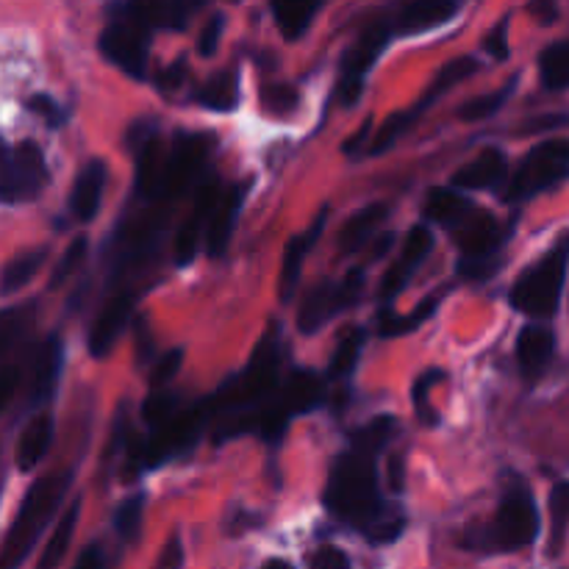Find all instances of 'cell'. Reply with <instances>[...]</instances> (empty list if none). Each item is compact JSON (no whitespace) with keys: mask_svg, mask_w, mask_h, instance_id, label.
Listing matches in <instances>:
<instances>
[{"mask_svg":"<svg viewBox=\"0 0 569 569\" xmlns=\"http://www.w3.org/2000/svg\"><path fill=\"white\" fill-rule=\"evenodd\" d=\"M326 506L333 517L365 531L376 545H389L403 533V515L383 503L376 453L367 450L350 448L337 456L326 487Z\"/></svg>","mask_w":569,"mask_h":569,"instance_id":"6da1fadb","label":"cell"},{"mask_svg":"<svg viewBox=\"0 0 569 569\" xmlns=\"http://www.w3.org/2000/svg\"><path fill=\"white\" fill-rule=\"evenodd\" d=\"M72 487V470H56L48 472L44 478H39L31 489H28L26 500H22L20 511H17V520L11 522L9 533H6L3 553V569H17L22 561L28 559L31 548L37 545L39 533L48 526L50 517L56 515V509L61 506L64 495Z\"/></svg>","mask_w":569,"mask_h":569,"instance_id":"7a4b0ae2","label":"cell"},{"mask_svg":"<svg viewBox=\"0 0 569 569\" xmlns=\"http://www.w3.org/2000/svg\"><path fill=\"white\" fill-rule=\"evenodd\" d=\"M567 264H569V233L559 239L537 264L528 267L520 278H517L515 289H511V303L517 311L528 317H548L556 315L561 300V289L567 281Z\"/></svg>","mask_w":569,"mask_h":569,"instance_id":"3957f363","label":"cell"},{"mask_svg":"<svg viewBox=\"0 0 569 569\" xmlns=\"http://www.w3.org/2000/svg\"><path fill=\"white\" fill-rule=\"evenodd\" d=\"M322 378L315 376L311 370H295L289 381H283L276 389L270 400L256 415V433L264 439L267 445H278L287 433L289 420L295 415H306V411L317 409L322 403Z\"/></svg>","mask_w":569,"mask_h":569,"instance_id":"277c9868","label":"cell"},{"mask_svg":"<svg viewBox=\"0 0 569 569\" xmlns=\"http://www.w3.org/2000/svg\"><path fill=\"white\" fill-rule=\"evenodd\" d=\"M539 537V509L531 489L526 483H515L506 489L503 500L498 506V515L489 522L483 533V548L487 550H522L537 542Z\"/></svg>","mask_w":569,"mask_h":569,"instance_id":"5b68a950","label":"cell"},{"mask_svg":"<svg viewBox=\"0 0 569 569\" xmlns=\"http://www.w3.org/2000/svg\"><path fill=\"white\" fill-rule=\"evenodd\" d=\"M509 228L495 220L487 211H472L459 228H456V242H459V276L483 281L500 267V248H503Z\"/></svg>","mask_w":569,"mask_h":569,"instance_id":"8992f818","label":"cell"},{"mask_svg":"<svg viewBox=\"0 0 569 569\" xmlns=\"http://www.w3.org/2000/svg\"><path fill=\"white\" fill-rule=\"evenodd\" d=\"M569 176V139H545L537 148L528 150L526 159L511 176L506 200L509 203H522L545 189L556 187Z\"/></svg>","mask_w":569,"mask_h":569,"instance_id":"52a82bcc","label":"cell"},{"mask_svg":"<svg viewBox=\"0 0 569 569\" xmlns=\"http://www.w3.org/2000/svg\"><path fill=\"white\" fill-rule=\"evenodd\" d=\"M211 417H214V411H211L209 398H206L203 403L192 406V409L178 411L167 426L156 428L142 442V470H153V467L192 450L194 442L200 439V431H203V426Z\"/></svg>","mask_w":569,"mask_h":569,"instance_id":"ba28073f","label":"cell"},{"mask_svg":"<svg viewBox=\"0 0 569 569\" xmlns=\"http://www.w3.org/2000/svg\"><path fill=\"white\" fill-rule=\"evenodd\" d=\"M389 39H392V26L387 20H376L359 33L348 53L342 56V72H339V103L345 109L356 106L361 100V89H365L367 72L378 61V56L387 50Z\"/></svg>","mask_w":569,"mask_h":569,"instance_id":"9c48e42d","label":"cell"},{"mask_svg":"<svg viewBox=\"0 0 569 569\" xmlns=\"http://www.w3.org/2000/svg\"><path fill=\"white\" fill-rule=\"evenodd\" d=\"M361 289H365V267H356L345 276V281H322L306 295L303 306L298 311V328L303 333H317L322 326L342 315L345 309L356 306L361 300Z\"/></svg>","mask_w":569,"mask_h":569,"instance_id":"30bf717a","label":"cell"},{"mask_svg":"<svg viewBox=\"0 0 569 569\" xmlns=\"http://www.w3.org/2000/svg\"><path fill=\"white\" fill-rule=\"evenodd\" d=\"M48 183V164L37 142H20L6 153L3 161V200L26 203L33 200Z\"/></svg>","mask_w":569,"mask_h":569,"instance_id":"8fae6325","label":"cell"},{"mask_svg":"<svg viewBox=\"0 0 569 569\" xmlns=\"http://www.w3.org/2000/svg\"><path fill=\"white\" fill-rule=\"evenodd\" d=\"M211 139L206 133H189L181 131L176 137V144L167 153V172L164 187H161V200H176L198 181L200 170L206 167V156H209Z\"/></svg>","mask_w":569,"mask_h":569,"instance_id":"7c38bea8","label":"cell"},{"mask_svg":"<svg viewBox=\"0 0 569 569\" xmlns=\"http://www.w3.org/2000/svg\"><path fill=\"white\" fill-rule=\"evenodd\" d=\"M128 144L133 150V161H137V194L139 198H161V187H164L167 172V156L161 150L159 133H156L153 120H137L131 126V137Z\"/></svg>","mask_w":569,"mask_h":569,"instance_id":"4fadbf2b","label":"cell"},{"mask_svg":"<svg viewBox=\"0 0 569 569\" xmlns=\"http://www.w3.org/2000/svg\"><path fill=\"white\" fill-rule=\"evenodd\" d=\"M100 53L128 72L131 78H144L148 67V31L128 20H114L100 33Z\"/></svg>","mask_w":569,"mask_h":569,"instance_id":"5bb4252c","label":"cell"},{"mask_svg":"<svg viewBox=\"0 0 569 569\" xmlns=\"http://www.w3.org/2000/svg\"><path fill=\"white\" fill-rule=\"evenodd\" d=\"M433 250V233L428 231V226H415L409 231V237H406L403 242V253H400V259L395 261L392 267L387 270V276H383L381 281V300H395L400 292L406 289V283L411 281V276L417 272V267L422 264V261L431 256Z\"/></svg>","mask_w":569,"mask_h":569,"instance_id":"9a60e30c","label":"cell"},{"mask_svg":"<svg viewBox=\"0 0 569 569\" xmlns=\"http://www.w3.org/2000/svg\"><path fill=\"white\" fill-rule=\"evenodd\" d=\"M133 311V295L131 292H120L103 306L98 317H94L92 328H89V339L87 348L94 359H103L111 348L117 345L120 333L126 331L128 320H131Z\"/></svg>","mask_w":569,"mask_h":569,"instance_id":"2e32d148","label":"cell"},{"mask_svg":"<svg viewBox=\"0 0 569 569\" xmlns=\"http://www.w3.org/2000/svg\"><path fill=\"white\" fill-rule=\"evenodd\" d=\"M106 178H109V167L103 159H92L81 167L70 194V211L78 222H92L98 217Z\"/></svg>","mask_w":569,"mask_h":569,"instance_id":"e0dca14e","label":"cell"},{"mask_svg":"<svg viewBox=\"0 0 569 569\" xmlns=\"http://www.w3.org/2000/svg\"><path fill=\"white\" fill-rule=\"evenodd\" d=\"M198 11V3H128L117 6L114 14L120 20L133 22V26H142L144 31L150 28H187L189 17Z\"/></svg>","mask_w":569,"mask_h":569,"instance_id":"ac0fdd59","label":"cell"},{"mask_svg":"<svg viewBox=\"0 0 569 569\" xmlns=\"http://www.w3.org/2000/svg\"><path fill=\"white\" fill-rule=\"evenodd\" d=\"M556 353V337L545 326H526L517 337V365L528 381H539Z\"/></svg>","mask_w":569,"mask_h":569,"instance_id":"d6986e66","label":"cell"},{"mask_svg":"<svg viewBox=\"0 0 569 569\" xmlns=\"http://www.w3.org/2000/svg\"><path fill=\"white\" fill-rule=\"evenodd\" d=\"M61 361H64V350H61L59 337H48L33 353L31 365V389H28V406L48 403L53 395L56 381H59Z\"/></svg>","mask_w":569,"mask_h":569,"instance_id":"ffe728a7","label":"cell"},{"mask_svg":"<svg viewBox=\"0 0 569 569\" xmlns=\"http://www.w3.org/2000/svg\"><path fill=\"white\" fill-rule=\"evenodd\" d=\"M328 206H322L320 214H317V220L311 222V228L306 233H300V237H292L287 242V253H283V270H281V300H289L295 295V289H298V281H300V270H303V259L309 256V250L315 248V242L320 239L322 228H326V220H328Z\"/></svg>","mask_w":569,"mask_h":569,"instance_id":"44dd1931","label":"cell"},{"mask_svg":"<svg viewBox=\"0 0 569 569\" xmlns=\"http://www.w3.org/2000/svg\"><path fill=\"white\" fill-rule=\"evenodd\" d=\"M244 200V187L242 183H233L226 194H222L220 206H217L214 217L209 222V233H206V250H209L211 259H220L228 250V242H231L233 226H237V217L242 211Z\"/></svg>","mask_w":569,"mask_h":569,"instance_id":"7402d4cb","label":"cell"},{"mask_svg":"<svg viewBox=\"0 0 569 569\" xmlns=\"http://www.w3.org/2000/svg\"><path fill=\"white\" fill-rule=\"evenodd\" d=\"M506 172H509V161H506L503 150L489 148L478 153L470 164L456 170L453 183L461 189H495L503 183Z\"/></svg>","mask_w":569,"mask_h":569,"instance_id":"603a6c76","label":"cell"},{"mask_svg":"<svg viewBox=\"0 0 569 569\" xmlns=\"http://www.w3.org/2000/svg\"><path fill=\"white\" fill-rule=\"evenodd\" d=\"M50 442H53V420L48 415H39L22 428L20 439H17V470L31 472L33 467L42 465V459L48 456Z\"/></svg>","mask_w":569,"mask_h":569,"instance_id":"cb8c5ba5","label":"cell"},{"mask_svg":"<svg viewBox=\"0 0 569 569\" xmlns=\"http://www.w3.org/2000/svg\"><path fill=\"white\" fill-rule=\"evenodd\" d=\"M472 211L476 209H472V203L461 192L433 187L431 192L426 194V209H422V214H426L428 222H439V226H448L456 231Z\"/></svg>","mask_w":569,"mask_h":569,"instance_id":"d4e9b609","label":"cell"},{"mask_svg":"<svg viewBox=\"0 0 569 569\" xmlns=\"http://www.w3.org/2000/svg\"><path fill=\"white\" fill-rule=\"evenodd\" d=\"M453 14H459V3H448V0H420V3H409L398 17L400 33H422L431 28L445 26Z\"/></svg>","mask_w":569,"mask_h":569,"instance_id":"484cf974","label":"cell"},{"mask_svg":"<svg viewBox=\"0 0 569 569\" xmlns=\"http://www.w3.org/2000/svg\"><path fill=\"white\" fill-rule=\"evenodd\" d=\"M387 217H389L387 203H370L365 206V209L356 211V214L345 222L342 231H339L337 237L339 250H342V253H356V250L365 248L367 239L381 228V222L387 220Z\"/></svg>","mask_w":569,"mask_h":569,"instance_id":"4316f807","label":"cell"},{"mask_svg":"<svg viewBox=\"0 0 569 569\" xmlns=\"http://www.w3.org/2000/svg\"><path fill=\"white\" fill-rule=\"evenodd\" d=\"M472 72H478V61L470 59V56H459V59L448 61V64L442 67V70L437 72V78L431 81V87L422 92V98L417 100L415 106H411V111H415V117L420 120V114H426V109L431 103H437L442 94H448L450 89L456 87V83L467 81V78L472 76Z\"/></svg>","mask_w":569,"mask_h":569,"instance_id":"83f0119b","label":"cell"},{"mask_svg":"<svg viewBox=\"0 0 569 569\" xmlns=\"http://www.w3.org/2000/svg\"><path fill=\"white\" fill-rule=\"evenodd\" d=\"M198 103L206 106L211 111H220L228 114L239 106V72L237 70H222L217 76H211L209 81L200 87Z\"/></svg>","mask_w":569,"mask_h":569,"instance_id":"f1b7e54d","label":"cell"},{"mask_svg":"<svg viewBox=\"0 0 569 569\" xmlns=\"http://www.w3.org/2000/svg\"><path fill=\"white\" fill-rule=\"evenodd\" d=\"M78 515H81V498H76L70 503V509L64 511V517L59 520V526H56L53 537H50V542L44 545V553L42 559H39L37 569H56L64 561L67 550H70V542H72V533H76V526H78Z\"/></svg>","mask_w":569,"mask_h":569,"instance_id":"f546056e","label":"cell"},{"mask_svg":"<svg viewBox=\"0 0 569 569\" xmlns=\"http://www.w3.org/2000/svg\"><path fill=\"white\" fill-rule=\"evenodd\" d=\"M44 261H48V248H33V250H26V253L14 256L3 270V292L11 295L17 292V289L28 287V283L42 272Z\"/></svg>","mask_w":569,"mask_h":569,"instance_id":"4dcf8cb0","label":"cell"},{"mask_svg":"<svg viewBox=\"0 0 569 569\" xmlns=\"http://www.w3.org/2000/svg\"><path fill=\"white\" fill-rule=\"evenodd\" d=\"M270 11H272V17H276L278 31L283 33V39L295 42V39H300L306 31H309L311 22H315V17H317V11H320V6L317 3H272Z\"/></svg>","mask_w":569,"mask_h":569,"instance_id":"1f68e13d","label":"cell"},{"mask_svg":"<svg viewBox=\"0 0 569 569\" xmlns=\"http://www.w3.org/2000/svg\"><path fill=\"white\" fill-rule=\"evenodd\" d=\"M539 72L542 83L553 92L569 87V42H553L539 56Z\"/></svg>","mask_w":569,"mask_h":569,"instance_id":"d6a6232c","label":"cell"},{"mask_svg":"<svg viewBox=\"0 0 569 569\" xmlns=\"http://www.w3.org/2000/svg\"><path fill=\"white\" fill-rule=\"evenodd\" d=\"M361 350H365V331H361V328H350V331H345V337L339 339L337 350H333V356H331L328 376L337 378V381L348 378L350 372L359 367Z\"/></svg>","mask_w":569,"mask_h":569,"instance_id":"836d02e7","label":"cell"},{"mask_svg":"<svg viewBox=\"0 0 569 569\" xmlns=\"http://www.w3.org/2000/svg\"><path fill=\"white\" fill-rule=\"evenodd\" d=\"M569 533V481L556 483L550 492V556H559Z\"/></svg>","mask_w":569,"mask_h":569,"instance_id":"e575fe53","label":"cell"},{"mask_svg":"<svg viewBox=\"0 0 569 569\" xmlns=\"http://www.w3.org/2000/svg\"><path fill=\"white\" fill-rule=\"evenodd\" d=\"M437 306H439V295H431V298H428L426 303L417 306L409 317L383 311L381 322H378V333H381V337H400V333H411L417 326H420V322H426L428 317H433Z\"/></svg>","mask_w":569,"mask_h":569,"instance_id":"d590c367","label":"cell"},{"mask_svg":"<svg viewBox=\"0 0 569 569\" xmlns=\"http://www.w3.org/2000/svg\"><path fill=\"white\" fill-rule=\"evenodd\" d=\"M417 122L415 111H395V114H389L387 120L381 122V128L376 131V137H372V144H370V156H381L387 153L392 144H398L400 139L406 137V131H409L411 126Z\"/></svg>","mask_w":569,"mask_h":569,"instance_id":"8d00e7d4","label":"cell"},{"mask_svg":"<svg viewBox=\"0 0 569 569\" xmlns=\"http://www.w3.org/2000/svg\"><path fill=\"white\" fill-rule=\"evenodd\" d=\"M515 83L517 81H511V83H506L503 89H498V92L478 94V98L467 100V103L459 109V117H461V120H467V122L489 120V117L498 114V111L506 106V100H509L511 94H515Z\"/></svg>","mask_w":569,"mask_h":569,"instance_id":"74e56055","label":"cell"},{"mask_svg":"<svg viewBox=\"0 0 569 569\" xmlns=\"http://www.w3.org/2000/svg\"><path fill=\"white\" fill-rule=\"evenodd\" d=\"M209 231V220L198 211L189 214V220L178 228V237H176V264L178 267H187L192 264V259L198 256L200 248V231Z\"/></svg>","mask_w":569,"mask_h":569,"instance_id":"f35d334b","label":"cell"},{"mask_svg":"<svg viewBox=\"0 0 569 569\" xmlns=\"http://www.w3.org/2000/svg\"><path fill=\"white\" fill-rule=\"evenodd\" d=\"M392 433H395L392 417H376V420H370L365 428H359V431L350 437V448H359V450H367V453L378 456L383 445L392 439Z\"/></svg>","mask_w":569,"mask_h":569,"instance_id":"ab89813d","label":"cell"},{"mask_svg":"<svg viewBox=\"0 0 569 569\" xmlns=\"http://www.w3.org/2000/svg\"><path fill=\"white\" fill-rule=\"evenodd\" d=\"M259 98H261V109H264L267 114H276V117L292 114L300 103V94L292 83H264Z\"/></svg>","mask_w":569,"mask_h":569,"instance_id":"60d3db41","label":"cell"},{"mask_svg":"<svg viewBox=\"0 0 569 569\" xmlns=\"http://www.w3.org/2000/svg\"><path fill=\"white\" fill-rule=\"evenodd\" d=\"M142 509H144V495H131L122 500L114 511V531L122 542H133L142 528Z\"/></svg>","mask_w":569,"mask_h":569,"instance_id":"b9f144b4","label":"cell"},{"mask_svg":"<svg viewBox=\"0 0 569 569\" xmlns=\"http://www.w3.org/2000/svg\"><path fill=\"white\" fill-rule=\"evenodd\" d=\"M87 250H89V239L87 237H76L70 244H67V250L61 253L59 264L53 267V272H50V281H48V289H59L61 283L67 281V278L72 276V272L78 270V267L83 264V259H87Z\"/></svg>","mask_w":569,"mask_h":569,"instance_id":"7bdbcfd3","label":"cell"},{"mask_svg":"<svg viewBox=\"0 0 569 569\" xmlns=\"http://www.w3.org/2000/svg\"><path fill=\"white\" fill-rule=\"evenodd\" d=\"M176 415H178V395L172 392H156L153 398H148V403H144L142 409V417L150 426V431L167 426Z\"/></svg>","mask_w":569,"mask_h":569,"instance_id":"ee69618b","label":"cell"},{"mask_svg":"<svg viewBox=\"0 0 569 569\" xmlns=\"http://www.w3.org/2000/svg\"><path fill=\"white\" fill-rule=\"evenodd\" d=\"M31 309L33 306H26V309L17 306V309L6 311L3 320H0V356L9 353L11 345L17 342V337L28 328V322H31Z\"/></svg>","mask_w":569,"mask_h":569,"instance_id":"f6af8a7d","label":"cell"},{"mask_svg":"<svg viewBox=\"0 0 569 569\" xmlns=\"http://www.w3.org/2000/svg\"><path fill=\"white\" fill-rule=\"evenodd\" d=\"M181 365H183L181 348H172V350H167L164 356H159V359L153 361V370H150V389L161 392V389H164L172 378H178Z\"/></svg>","mask_w":569,"mask_h":569,"instance_id":"bcb514c9","label":"cell"},{"mask_svg":"<svg viewBox=\"0 0 569 569\" xmlns=\"http://www.w3.org/2000/svg\"><path fill=\"white\" fill-rule=\"evenodd\" d=\"M445 376L442 370H431L426 372V376H420V381L415 383V406H417V415H420V420L426 422V426H437V415L431 411V406H428V389L433 387V383H439Z\"/></svg>","mask_w":569,"mask_h":569,"instance_id":"7dc6e473","label":"cell"},{"mask_svg":"<svg viewBox=\"0 0 569 569\" xmlns=\"http://www.w3.org/2000/svg\"><path fill=\"white\" fill-rule=\"evenodd\" d=\"M483 48H487V53L492 56L495 61H506L511 56V42H509V17H503V20L498 22V26L492 28V31L487 33V39H483Z\"/></svg>","mask_w":569,"mask_h":569,"instance_id":"c3c4849f","label":"cell"},{"mask_svg":"<svg viewBox=\"0 0 569 569\" xmlns=\"http://www.w3.org/2000/svg\"><path fill=\"white\" fill-rule=\"evenodd\" d=\"M222 28H226V17H222V14H214L203 26V31H200V37H198V53L203 56V59H211V56L217 53V44H220V37H222Z\"/></svg>","mask_w":569,"mask_h":569,"instance_id":"681fc988","label":"cell"},{"mask_svg":"<svg viewBox=\"0 0 569 569\" xmlns=\"http://www.w3.org/2000/svg\"><path fill=\"white\" fill-rule=\"evenodd\" d=\"M28 109H31L37 117H42V120L53 128H59L61 122L67 120L61 106L56 103L53 98H48V94H33V98H28Z\"/></svg>","mask_w":569,"mask_h":569,"instance_id":"f907efd6","label":"cell"},{"mask_svg":"<svg viewBox=\"0 0 569 569\" xmlns=\"http://www.w3.org/2000/svg\"><path fill=\"white\" fill-rule=\"evenodd\" d=\"M309 569H350V559L339 548H320L309 556Z\"/></svg>","mask_w":569,"mask_h":569,"instance_id":"816d5d0a","label":"cell"},{"mask_svg":"<svg viewBox=\"0 0 569 569\" xmlns=\"http://www.w3.org/2000/svg\"><path fill=\"white\" fill-rule=\"evenodd\" d=\"M181 567H183V539L181 533H172V537L167 539L164 548H161L153 569H181Z\"/></svg>","mask_w":569,"mask_h":569,"instance_id":"f5cc1de1","label":"cell"},{"mask_svg":"<svg viewBox=\"0 0 569 569\" xmlns=\"http://www.w3.org/2000/svg\"><path fill=\"white\" fill-rule=\"evenodd\" d=\"M183 81H187V61H176V64L164 67L159 72V81L156 83H159L161 94H172L183 87Z\"/></svg>","mask_w":569,"mask_h":569,"instance_id":"db71d44e","label":"cell"},{"mask_svg":"<svg viewBox=\"0 0 569 569\" xmlns=\"http://www.w3.org/2000/svg\"><path fill=\"white\" fill-rule=\"evenodd\" d=\"M17 387H20V367H3V372H0V406H9L14 400Z\"/></svg>","mask_w":569,"mask_h":569,"instance_id":"11a10c76","label":"cell"},{"mask_svg":"<svg viewBox=\"0 0 569 569\" xmlns=\"http://www.w3.org/2000/svg\"><path fill=\"white\" fill-rule=\"evenodd\" d=\"M76 569H106V556H103V548H100L98 542L87 545V548L81 550V556H78Z\"/></svg>","mask_w":569,"mask_h":569,"instance_id":"9f6ffc18","label":"cell"},{"mask_svg":"<svg viewBox=\"0 0 569 569\" xmlns=\"http://www.w3.org/2000/svg\"><path fill=\"white\" fill-rule=\"evenodd\" d=\"M150 353H153V348H150L148 322H144V317H139V320H137V359H139V365H144V361L150 359Z\"/></svg>","mask_w":569,"mask_h":569,"instance_id":"6f0895ef","label":"cell"},{"mask_svg":"<svg viewBox=\"0 0 569 569\" xmlns=\"http://www.w3.org/2000/svg\"><path fill=\"white\" fill-rule=\"evenodd\" d=\"M569 117H542V120H531L522 126V131H542V128H559L567 126Z\"/></svg>","mask_w":569,"mask_h":569,"instance_id":"680465c9","label":"cell"},{"mask_svg":"<svg viewBox=\"0 0 569 569\" xmlns=\"http://www.w3.org/2000/svg\"><path fill=\"white\" fill-rule=\"evenodd\" d=\"M370 128H372V120H365V126L359 128V133H353V139H350L348 144H345V153H356V150L365 144V139L370 137Z\"/></svg>","mask_w":569,"mask_h":569,"instance_id":"91938a15","label":"cell"},{"mask_svg":"<svg viewBox=\"0 0 569 569\" xmlns=\"http://www.w3.org/2000/svg\"><path fill=\"white\" fill-rule=\"evenodd\" d=\"M389 476H392L395 492H403V461H400L398 456L392 459V470H389Z\"/></svg>","mask_w":569,"mask_h":569,"instance_id":"94428289","label":"cell"},{"mask_svg":"<svg viewBox=\"0 0 569 569\" xmlns=\"http://www.w3.org/2000/svg\"><path fill=\"white\" fill-rule=\"evenodd\" d=\"M531 11L533 14L542 17V26H550V22H553V17L559 14V11H556V6H545V3H533Z\"/></svg>","mask_w":569,"mask_h":569,"instance_id":"6125c7cd","label":"cell"},{"mask_svg":"<svg viewBox=\"0 0 569 569\" xmlns=\"http://www.w3.org/2000/svg\"><path fill=\"white\" fill-rule=\"evenodd\" d=\"M392 242H395V233H392V231L383 233V237L376 242V248H372V256H376V259H381V256H387V250L392 248Z\"/></svg>","mask_w":569,"mask_h":569,"instance_id":"be15d7a7","label":"cell"},{"mask_svg":"<svg viewBox=\"0 0 569 569\" xmlns=\"http://www.w3.org/2000/svg\"><path fill=\"white\" fill-rule=\"evenodd\" d=\"M261 569H295V567L289 565V561H283V559H272V561H267V565Z\"/></svg>","mask_w":569,"mask_h":569,"instance_id":"e7e4bbea","label":"cell"}]
</instances>
